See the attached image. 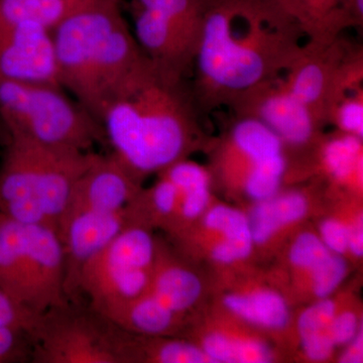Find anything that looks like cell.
Returning a JSON list of instances; mask_svg holds the SVG:
<instances>
[{
    "label": "cell",
    "mask_w": 363,
    "mask_h": 363,
    "mask_svg": "<svg viewBox=\"0 0 363 363\" xmlns=\"http://www.w3.org/2000/svg\"><path fill=\"white\" fill-rule=\"evenodd\" d=\"M0 125L45 147L92 152L106 142L99 121L62 86L0 81Z\"/></svg>",
    "instance_id": "cell-5"
},
{
    "label": "cell",
    "mask_w": 363,
    "mask_h": 363,
    "mask_svg": "<svg viewBox=\"0 0 363 363\" xmlns=\"http://www.w3.org/2000/svg\"><path fill=\"white\" fill-rule=\"evenodd\" d=\"M230 117L217 154L220 177L257 202L269 199L278 194L288 171L283 143L257 119Z\"/></svg>",
    "instance_id": "cell-9"
},
{
    "label": "cell",
    "mask_w": 363,
    "mask_h": 363,
    "mask_svg": "<svg viewBox=\"0 0 363 363\" xmlns=\"http://www.w3.org/2000/svg\"><path fill=\"white\" fill-rule=\"evenodd\" d=\"M283 76L324 128L339 100L363 86L362 45L344 33L327 42L308 40Z\"/></svg>",
    "instance_id": "cell-7"
},
{
    "label": "cell",
    "mask_w": 363,
    "mask_h": 363,
    "mask_svg": "<svg viewBox=\"0 0 363 363\" xmlns=\"http://www.w3.org/2000/svg\"><path fill=\"white\" fill-rule=\"evenodd\" d=\"M348 250L357 257H362L363 253V228L362 216L348 228Z\"/></svg>",
    "instance_id": "cell-32"
},
{
    "label": "cell",
    "mask_w": 363,
    "mask_h": 363,
    "mask_svg": "<svg viewBox=\"0 0 363 363\" xmlns=\"http://www.w3.org/2000/svg\"><path fill=\"white\" fill-rule=\"evenodd\" d=\"M156 257L149 229L131 224L86 260L75 286L90 298L93 311L104 314L147 291Z\"/></svg>",
    "instance_id": "cell-6"
},
{
    "label": "cell",
    "mask_w": 363,
    "mask_h": 363,
    "mask_svg": "<svg viewBox=\"0 0 363 363\" xmlns=\"http://www.w3.org/2000/svg\"><path fill=\"white\" fill-rule=\"evenodd\" d=\"M329 124L347 135L363 138V86L350 91L332 109Z\"/></svg>",
    "instance_id": "cell-24"
},
{
    "label": "cell",
    "mask_w": 363,
    "mask_h": 363,
    "mask_svg": "<svg viewBox=\"0 0 363 363\" xmlns=\"http://www.w3.org/2000/svg\"><path fill=\"white\" fill-rule=\"evenodd\" d=\"M363 358L362 331L358 332L357 335L350 342V347L341 357V362L359 363Z\"/></svg>",
    "instance_id": "cell-33"
},
{
    "label": "cell",
    "mask_w": 363,
    "mask_h": 363,
    "mask_svg": "<svg viewBox=\"0 0 363 363\" xmlns=\"http://www.w3.org/2000/svg\"><path fill=\"white\" fill-rule=\"evenodd\" d=\"M162 172L174 182L179 190V218H197L209 202L210 177L206 169L196 162L182 160Z\"/></svg>",
    "instance_id": "cell-20"
},
{
    "label": "cell",
    "mask_w": 363,
    "mask_h": 363,
    "mask_svg": "<svg viewBox=\"0 0 363 363\" xmlns=\"http://www.w3.org/2000/svg\"><path fill=\"white\" fill-rule=\"evenodd\" d=\"M322 166L334 181L344 185H362V138L336 130L322 138Z\"/></svg>",
    "instance_id": "cell-19"
},
{
    "label": "cell",
    "mask_w": 363,
    "mask_h": 363,
    "mask_svg": "<svg viewBox=\"0 0 363 363\" xmlns=\"http://www.w3.org/2000/svg\"><path fill=\"white\" fill-rule=\"evenodd\" d=\"M308 42L277 0H204L192 85L205 116L284 75Z\"/></svg>",
    "instance_id": "cell-1"
},
{
    "label": "cell",
    "mask_w": 363,
    "mask_h": 363,
    "mask_svg": "<svg viewBox=\"0 0 363 363\" xmlns=\"http://www.w3.org/2000/svg\"><path fill=\"white\" fill-rule=\"evenodd\" d=\"M235 116L252 117L269 128L286 147H307L319 142L322 128L312 112L291 91L283 75L253 86L229 106Z\"/></svg>",
    "instance_id": "cell-11"
},
{
    "label": "cell",
    "mask_w": 363,
    "mask_h": 363,
    "mask_svg": "<svg viewBox=\"0 0 363 363\" xmlns=\"http://www.w3.org/2000/svg\"><path fill=\"white\" fill-rule=\"evenodd\" d=\"M199 278L185 267L167 264L156 257L149 286L145 293L159 300L176 315L187 311L201 295Z\"/></svg>",
    "instance_id": "cell-16"
},
{
    "label": "cell",
    "mask_w": 363,
    "mask_h": 363,
    "mask_svg": "<svg viewBox=\"0 0 363 363\" xmlns=\"http://www.w3.org/2000/svg\"><path fill=\"white\" fill-rule=\"evenodd\" d=\"M0 81L62 86L51 30L33 23L0 28Z\"/></svg>",
    "instance_id": "cell-12"
},
{
    "label": "cell",
    "mask_w": 363,
    "mask_h": 363,
    "mask_svg": "<svg viewBox=\"0 0 363 363\" xmlns=\"http://www.w3.org/2000/svg\"><path fill=\"white\" fill-rule=\"evenodd\" d=\"M226 307L250 323L279 329L289 321L286 301L272 291H259L250 295H229L224 298Z\"/></svg>",
    "instance_id": "cell-21"
},
{
    "label": "cell",
    "mask_w": 363,
    "mask_h": 363,
    "mask_svg": "<svg viewBox=\"0 0 363 363\" xmlns=\"http://www.w3.org/2000/svg\"><path fill=\"white\" fill-rule=\"evenodd\" d=\"M310 42H327L363 26V0H277Z\"/></svg>",
    "instance_id": "cell-13"
},
{
    "label": "cell",
    "mask_w": 363,
    "mask_h": 363,
    "mask_svg": "<svg viewBox=\"0 0 363 363\" xmlns=\"http://www.w3.org/2000/svg\"><path fill=\"white\" fill-rule=\"evenodd\" d=\"M331 255L321 238L315 234L306 233L293 243L290 252L294 266L311 272Z\"/></svg>",
    "instance_id": "cell-26"
},
{
    "label": "cell",
    "mask_w": 363,
    "mask_h": 363,
    "mask_svg": "<svg viewBox=\"0 0 363 363\" xmlns=\"http://www.w3.org/2000/svg\"><path fill=\"white\" fill-rule=\"evenodd\" d=\"M23 332L0 328V363L11 362L18 357Z\"/></svg>",
    "instance_id": "cell-31"
},
{
    "label": "cell",
    "mask_w": 363,
    "mask_h": 363,
    "mask_svg": "<svg viewBox=\"0 0 363 363\" xmlns=\"http://www.w3.org/2000/svg\"><path fill=\"white\" fill-rule=\"evenodd\" d=\"M345 262L339 255H331L319 266L312 269L313 290L315 295L326 298L343 281L345 277Z\"/></svg>",
    "instance_id": "cell-27"
},
{
    "label": "cell",
    "mask_w": 363,
    "mask_h": 363,
    "mask_svg": "<svg viewBox=\"0 0 363 363\" xmlns=\"http://www.w3.org/2000/svg\"><path fill=\"white\" fill-rule=\"evenodd\" d=\"M321 240L334 253H343L348 250V227L335 219H327L322 223Z\"/></svg>",
    "instance_id": "cell-29"
},
{
    "label": "cell",
    "mask_w": 363,
    "mask_h": 363,
    "mask_svg": "<svg viewBox=\"0 0 363 363\" xmlns=\"http://www.w3.org/2000/svg\"><path fill=\"white\" fill-rule=\"evenodd\" d=\"M205 226L223 236L212 250V257L217 262L233 264L245 259L252 252L250 220L238 210L222 205L212 208L205 217Z\"/></svg>",
    "instance_id": "cell-17"
},
{
    "label": "cell",
    "mask_w": 363,
    "mask_h": 363,
    "mask_svg": "<svg viewBox=\"0 0 363 363\" xmlns=\"http://www.w3.org/2000/svg\"><path fill=\"white\" fill-rule=\"evenodd\" d=\"M0 167V213L56 229L76 182L96 152L57 149L6 135Z\"/></svg>",
    "instance_id": "cell-4"
},
{
    "label": "cell",
    "mask_w": 363,
    "mask_h": 363,
    "mask_svg": "<svg viewBox=\"0 0 363 363\" xmlns=\"http://www.w3.org/2000/svg\"><path fill=\"white\" fill-rule=\"evenodd\" d=\"M0 128H1V125H0Z\"/></svg>",
    "instance_id": "cell-34"
},
{
    "label": "cell",
    "mask_w": 363,
    "mask_h": 363,
    "mask_svg": "<svg viewBox=\"0 0 363 363\" xmlns=\"http://www.w3.org/2000/svg\"><path fill=\"white\" fill-rule=\"evenodd\" d=\"M147 359L162 363L211 362L203 350L183 341H166L152 344L143 350Z\"/></svg>",
    "instance_id": "cell-25"
},
{
    "label": "cell",
    "mask_w": 363,
    "mask_h": 363,
    "mask_svg": "<svg viewBox=\"0 0 363 363\" xmlns=\"http://www.w3.org/2000/svg\"><path fill=\"white\" fill-rule=\"evenodd\" d=\"M123 4L97 2L52 30L62 86L97 121L112 91L145 57L123 16Z\"/></svg>",
    "instance_id": "cell-3"
},
{
    "label": "cell",
    "mask_w": 363,
    "mask_h": 363,
    "mask_svg": "<svg viewBox=\"0 0 363 363\" xmlns=\"http://www.w3.org/2000/svg\"><path fill=\"white\" fill-rule=\"evenodd\" d=\"M95 317L67 312V305L45 313L28 335L35 339L33 360L42 363H119L117 327Z\"/></svg>",
    "instance_id": "cell-10"
},
{
    "label": "cell",
    "mask_w": 363,
    "mask_h": 363,
    "mask_svg": "<svg viewBox=\"0 0 363 363\" xmlns=\"http://www.w3.org/2000/svg\"><path fill=\"white\" fill-rule=\"evenodd\" d=\"M0 290L16 304L38 316L21 240V223L0 213Z\"/></svg>",
    "instance_id": "cell-14"
},
{
    "label": "cell",
    "mask_w": 363,
    "mask_h": 363,
    "mask_svg": "<svg viewBox=\"0 0 363 363\" xmlns=\"http://www.w3.org/2000/svg\"><path fill=\"white\" fill-rule=\"evenodd\" d=\"M104 0H0V28L33 23L52 30L81 9Z\"/></svg>",
    "instance_id": "cell-15"
},
{
    "label": "cell",
    "mask_w": 363,
    "mask_h": 363,
    "mask_svg": "<svg viewBox=\"0 0 363 363\" xmlns=\"http://www.w3.org/2000/svg\"><path fill=\"white\" fill-rule=\"evenodd\" d=\"M203 351L211 362L264 363L272 360V353L262 343L211 334L203 342Z\"/></svg>",
    "instance_id": "cell-23"
},
{
    "label": "cell",
    "mask_w": 363,
    "mask_h": 363,
    "mask_svg": "<svg viewBox=\"0 0 363 363\" xmlns=\"http://www.w3.org/2000/svg\"><path fill=\"white\" fill-rule=\"evenodd\" d=\"M203 117L187 78L145 56L112 91L98 121L111 156L140 182L186 159L201 142Z\"/></svg>",
    "instance_id": "cell-2"
},
{
    "label": "cell",
    "mask_w": 363,
    "mask_h": 363,
    "mask_svg": "<svg viewBox=\"0 0 363 363\" xmlns=\"http://www.w3.org/2000/svg\"><path fill=\"white\" fill-rule=\"evenodd\" d=\"M40 317L26 311L0 290V328L13 329L30 334Z\"/></svg>",
    "instance_id": "cell-28"
},
{
    "label": "cell",
    "mask_w": 363,
    "mask_h": 363,
    "mask_svg": "<svg viewBox=\"0 0 363 363\" xmlns=\"http://www.w3.org/2000/svg\"><path fill=\"white\" fill-rule=\"evenodd\" d=\"M133 35L162 70L188 78L201 37L204 0H130Z\"/></svg>",
    "instance_id": "cell-8"
},
{
    "label": "cell",
    "mask_w": 363,
    "mask_h": 363,
    "mask_svg": "<svg viewBox=\"0 0 363 363\" xmlns=\"http://www.w3.org/2000/svg\"><path fill=\"white\" fill-rule=\"evenodd\" d=\"M335 305L330 300H322L308 308L298 318V327L306 354L313 360L327 359L333 352L331 325L335 315Z\"/></svg>",
    "instance_id": "cell-22"
},
{
    "label": "cell",
    "mask_w": 363,
    "mask_h": 363,
    "mask_svg": "<svg viewBox=\"0 0 363 363\" xmlns=\"http://www.w3.org/2000/svg\"><path fill=\"white\" fill-rule=\"evenodd\" d=\"M358 332V319L353 313L344 312L334 317L331 325V335L335 345L350 343Z\"/></svg>",
    "instance_id": "cell-30"
},
{
    "label": "cell",
    "mask_w": 363,
    "mask_h": 363,
    "mask_svg": "<svg viewBox=\"0 0 363 363\" xmlns=\"http://www.w3.org/2000/svg\"><path fill=\"white\" fill-rule=\"evenodd\" d=\"M307 209V199L300 192L276 194L259 201L250 219L253 242H267L281 227L302 219Z\"/></svg>",
    "instance_id": "cell-18"
}]
</instances>
